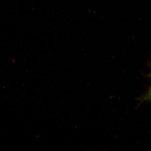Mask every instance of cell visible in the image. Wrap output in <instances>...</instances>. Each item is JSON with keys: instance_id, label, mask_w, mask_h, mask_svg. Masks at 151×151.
I'll use <instances>...</instances> for the list:
<instances>
[{"instance_id": "1", "label": "cell", "mask_w": 151, "mask_h": 151, "mask_svg": "<svg viewBox=\"0 0 151 151\" xmlns=\"http://www.w3.org/2000/svg\"><path fill=\"white\" fill-rule=\"evenodd\" d=\"M150 68H151V71L150 73V77L151 79V63L150 64ZM140 101H151V84L149 88L148 91L143 95L142 96L141 98L139 99Z\"/></svg>"}]
</instances>
